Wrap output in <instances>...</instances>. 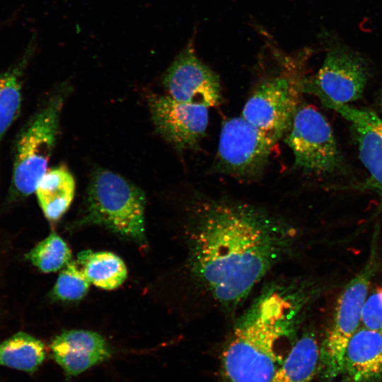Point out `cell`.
<instances>
[{
    "label": "cell",
    "mask_w": 382,
    "mask_h": 382,
    "mask_svg": "<svg viewBox=\"0 0 382 382\" xmlns=\"http://www.w3.org/2000/svg\"><path fill=\"white\" fill-rule=\"evenodd\" d=\"M320 346L311 332L297 337L270 382H310L318 371Z\"/></svg>",
    "instance_id": "17"
},
{
    "label": "cell",
    "mask_w": 382,
    "mask_h": 382,
    "mask_svg": "<svg viewBox=\"0 0 382 382\" xmlns=\"http://www.w3.org/2000/svg\"><path fill=\"white\" fill-rule=\"evenodd\" d=\"M90 284L77 262L70 261L62 269L52 295L61 301H78L86 294Z\"/></svg>",
    "instance_id": "21"
},
{
    "label": "cell",
    "mask_w": 382,
    "mask_h": 382,
    "mask_svg": "<svg viewBox=\"0 0 382 382\" xmlns=\"http://www.w3.org/2000/svg\"><path fill=\"white\" fill-rule=\"evenodd\" d=\"M324 105L338 112L349 123L359 159L369 173L363 187L376 194L382 212V119L367 108L335 103Z\"/></svg>",
    "instance_id": "12"
},
{
    "label": "cell",
    "mask_w": 382,
    "mask_h": 382,
    "mask_svg": "<svg viewBox=\"0 0 382 382\" xmlns=\"http://www.w3.org/2000/svg\"><path fill=\"white\" fill-rule=\"evenodd\" d=\"M341 374L349 382L382 379V334L359 328L346 347Z\"/></svg>",
    "instance_id": "14"
},
{
    "label": "cell",
    "mask_w": 382,
    "mask_h": 382,
    "mask_svg": "<svg viewBox=\"0 0 382 382\" xmlns=\"http://www.w3.org/2000/svg\"><path fill=\"white\" fill-rule=\"evenodd\" d=\"M163 84L168 96L180 102L210 108L222 100L218 75L198 58L192 42L168 68Z\"/></svg>",
    "instance_id": "10"
},
{
    "label": "cell",
    "mask_w": 382,
    "mask_h": 382,
    "mask_svg": "<svg viewBox=\"0 0 382 382\" xmlns=\"http://www.w3.org/2000/svg\"><path fill=\"white\" fill-rule=\"evenodd\" d=\"M156 132L178 150H196L206 135L208 108L151 93L147 99Z\"/></svg>",
    "instance_id": "11"
},
{
    "label": "cell",
    "mask_w": 382,
    "mask_h": 382,
    "mask_svg": "<svg viewBox=\"0 0 382 382\" xmlns=\"http://www.w3.org/2000/svg\"><path fill=\"white\" fill-rule=\"evenodd\" d=\"M144 191L122 176L105 169L91 175L84 207L74 226L98 225L118 236L144 244Z\"/></svg>",
    "instance_id": "3"
},
{
    "label": "cell",
    "mask_w": 382,
    "mask_h": 382,
    "mask_svg": "<svg viewBox=\"0 0 382 382\" xmlns=\"http://www.w3.org/2000/svg\"><path fill=\"white\" fill-rule=\"evenodd\" d=\"M296 238L291 225L267 209L201 195L187 226L188 270L214 303L233 308L291 253Z\"/></svg>",
    "instance_id": "1"
},
{
    "label": "cell",
    "mask_w": 382,
    "mask_h": 382,
    "mask_svg": "<svg viewBox=\"0 0 382 382\" xmlns=\"http://www.w3.org/2000/svg\"><path fill=\"white\" fill-rule=\"evenodd\" d=\"M35 48L33 36L21 58L6 70L0 71V142L20 114L23 77Z\"/></svg>",
    "instance_id": "16"
},
{
    "label": "cell",
    "mask_w": 382,
    "mask_h": 382,
    "mask_svg": "<svg viewBox=\"0 0 382 382\" xmlns=\"http://www.w3.org/2000/svg\"><path fill=\"white\" fill-rule=\"evenodd\" d=\"M274 144L242 116L228 118L222 125L211 171L239 179H257Z\"/></svg>",
    "instance_id": "7"
},
{
    "label": "cell",
    "mask_w": 382,
    "mask_h": 382,
    "mask_svg": "<svg viewBox=\"0 0 382 382\" xmlns=\"http://www.w3.org/2000/svg\"><path fill=\"white\" fill-rule=\"evenodd\" d=\"M45 357L43 342L24 332L15 333L0 342V366L33 373Z\"/></svg>",
    "instance_id": "19"
},
{
    "label": "cell",
    "mask_w": 382,
    "mask_h": 382,
    "mask_svg": "<svg viewBox=\"0 0 382 382\" xmlns=\"http://www.w3.org/2000/svg\"><path fill=\"white\" fill-rule=\"evenodd\" d=\"M285 57L284 69L265 76L253 89L241 116L261 130L275 144L289 129L301 104L305 57Z\"/></svg>",
    "instance_id": "4"
},
{
    "label": "cell",
    "mask_w": 382,
    "mask_h": 382,
    "mask_svg": "<svg viewBox=\"0 0 382 382\" xmlns=\"http://www.w3.org/2000/svg\"><path fill=\"white\" fill-rule=\"evenodd\" d=\"M370 265L354 277L339 296L332 319L320 345L318 372L326 381L342 374L346 347L361 323V310L372 274Z\"/></svg>",
    "instance_id": "8"
},
{
    "label": "cell",
    "mask_w": 382,
    "mask_h": 382,
    "mask_svg": "<svg viewBox=\"0 0 382 382\" xmlns=\"http://www.w3.org/2000/svg\"><path fill=\"white\" fill-rule=\"evenodd\" d=\"M311 294L299 283L265 289L235 323L221 356L219 382H270L297 339Z\"/></svg>",
    "instance_id": "2"
},
{
    "label": "cell",
    "mask_w": 382,
    "mask_h": 382,
    "mask_svg": "<svg viewBox=\"0 0 382 382\" xmlns=\"http://www.w3.org/2000/svg\"><path fill=\"white\" fill-rule=\"evenodd\" d=\"M76 262L89 282L103 289H115L127 278L125 262L110 252L83 250L78 254Z\"/></svg>",
    "instance_id": "18"
},
{
    "label": "cell",
    "mask_w": 382,
    "mask_h": 382,
    "mask_svg": "<svg viewBox=\"0 0 382 382\" xmlns=\"http://www.w3.org/2000/svg\"><path fill=\"white\" fill-rule=\"evenodd\" d=\"M75 180L64 165L49 169L39 180L35 192L44 215L50 221L59 219L74 197Z\"/></svg>",
    "instance_id": "15"
},
{
    "label": "cell",
    "mask_w": 382,
    "mask_h": 382,
    "mask_svg": "<svg viewBox=\"0 0 382 382\" xmlns=\"http://www.w3.org/2000/svg\"><path fill=\"white\" fill-rule=\"evenodd\" d=\"M65 86L54 93L21 129L14 146L11 193L25 197L35 192L47 170L66 95Z\"/></svg>",
    "instance_id": "5"
},
{
    "label": "cell",
    "mask_w": 382,
    "mask_h": 382,
    "mask_svg": "<svg viewBox=\"0 0 382 382\" xmlns=\"http://www.w3.org/2000/svg\"><path fill=\"white\" fill-rule=\"evenodd\" d=\"M368 75L364 59L337 42L328 48L316 74L306 78L303 91L316 96L323 105L349 104L361 97Z\"/></svg>",
    "instance_id": "9"
},
{
    "label": "cell",
    "mask_w": 382,
    "mask_h": 382,
    "mask_svg": "<svg viewBox=\"0 0 382 382\" xmlns=\"http://www.w3.org/2000/svg\"><path fill=\"white\" fill-rule=\"evenodd\" d=\"M52 357L68 377L76 376L111 356V349L100 334L84 330H66L51 342Z\"/></svg>",
    "instance_id": "13"
},
{
    "label": "cell",
    "mask_w": 382,
    "mask_h": 382,
    "mask_svg": "<svg viewBox=\"0 0 382 382\" xmlns=\"http://www.w3.org/2000/svg\"><path fill=\"white\" fill-rule=\"evenodd\" d=\"M41 272L50 273L64 268L71 258L66 243L55 232L38 243L25 255Z\"/></svg>",
    "instance_id": "20"
},
{
    "label": "cell",
    "mask_w": 382,
    "mask_h": 382,
    "mask_svg": "<svg viewBox=\"0 0 382 382\" xmlns=\"http://www.w3.org/2000/svg\"><path fill=\"white\" fill-rule=\"evenodd\" d=\"M363 327L382 334V286L367 296L361 310Z\"/></svg>",
    "instance_id": "22"
},
{
    "label": "cell",
    "mask_w": 382,
    "mask_h": 382,
    "mask_svg": "<svg viewBox=\"0 0 382 382\" xmlns=\"http://www.w3.org/2000/svg\"><path fill=\"white\" fill-rule=\"evenodd\" d=\"M284 141L293 152L294 166L304 173L326 175L341 170L342 157L332 129L311 105H299Z\"/></svg>",
    "instance_id": "6"
}]
</instances>
